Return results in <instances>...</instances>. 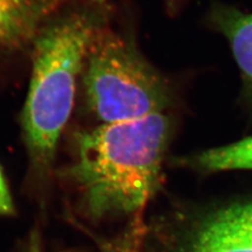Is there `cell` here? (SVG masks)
<instances>
[{
  "label": "cell",
  "mask_w": 252,
  "mask_h": 252,
  "mask_svg": "<svg viewBox=\"0 0 252 252\" xmlns=\"http://www.w3.org/2000/svg\"><path fill=\"white\" fill-rule=\"evenodd\" d=\"M172 133L166 113L78 132L66 176L86 212L94 219L139 214L160 186Z\"/></svg>",
  "instance_id": "6da1fadb"
},
{
  "label": "cell",
  "mask_w": 252,
  "mask_h": 252,
  "mask_svg": "<svg viewBox=\"0 0 252 252\" xmlns=\"http://www.w3.org/2000/svg\"><path fill=\"white\" fill-rule=\"evenodd\" d=\"M99 11L67 13L47 21L32 45V73L22 128L32 165L45 175L72 114L77 80L94 34L104 25Z\"/></svg>",
  "instance_id": "7a4b0ae2"
},
{
  "label": "cell",
  "mask_w": 252,
  "mask_h": 252,
  "mask_svg": "<svg viewBox=\"0 0 252 252\" xmlns=\"http://www.w3.org/2000/svg\"><path fill=\"white\" fill-rule=\"evenodd\" d=\"M81 76L86 105L103 123L165 113L176 100L168 79L133 39L104 25L93 38Z\"/></svg>",
  "instance_id": "3957f363"
},
{
  "label": "cell",
  "mask_w": 252,
  "mask_h": 252,
  "mask_svg": "<svg viewBox=\"0 0 252 252\" xmlns=\"http://www.w3.org/2000/svg\"><path fill=\"white\" fill-rule=\"evenodd\" d=\"M175 252H252V200L210 212Z\"/></svg>",
  "instance_id": "277c9868"
},
{
  "label": "cell",
  "mask_w": 252,
  "mask_h": 252,
  "mask_svg": "<svg viewBox=\"0 0 252 252\" xmlns=\"http://www.w3.org/2000/svg\"><path fill=\"white\" fill-rule=\"evenodd\" d=\"M57 0H0V59L33 45Z\"/></svg>",
  "instance_id": "5b68a950"
},
{
  "label": "cell",
  "mask_w": 252,
  "mask_h": 252,
  "mask_svg": "<svg viewBox=\"0 0 252 252\" xmlns=\"http://www.w3.org/2000/svg\"><path fill=\"white\" fill-rule=\"evenodd\" d=\"M207 19L209 26L229 43L241 73L242 100L252 108V14L229 4L215 3Z\"/></svg>",
  "instance_id": "8992f818"
},
{
  "label": "cell",
  "mask_w": 252,
  "mask_h": 252,
  "mask_svg": "<svg viewBox=\"0 0 252 252\" xmlns=\"http://www.w3.org/2000/svg\"><path fill=\"white\" fill-rule=\"evenodd\" d=\"M193 166L205 171L252 170V137L208 149L191 160Z\"/></svg>",
  "instance_id": "52a82bcc"
},
{
  "label": "cell",
  "mask_w": 252,
  "mask_h": 252,
  "mask_svg": "<svg viewBox=\"0 0 252 252\" xmlns=\"http://www.w3.org/2000/svg\"><path fill=\"white\" fill-rule=\"evenodd\" d=\"M143 238L140 231L128 229L114 242L108 243L102 252H142Z\"/></svg>",
  "instance_id": "ba28073f"
},
{
  "label": "cell",
  "mask_w": 252,
  "mask_h": 252,
  "mask_svg": "<svg viewBox=\"0 0 252 252\" xmlns=\"http://www.w3.org/2000/svg\"><path fill=\"white\" fill-rule=\"evenodd\" d=\"M14 212L13 200L7 188L5 179L0 169V215H11Z\"/></svg>",
  "instance_id": "9c48e42d"
},
{
  "label": "cell",
  "mask_w": 252,
  "mask_h": 252,
  "mask_svg": "<svg viewBox=\"0 0 252 252\" xmlns=\"http://www.w3.org/2000/svg\"><path fill=\"white\" fill-rule=\"evenodd\" d=\"M66 1H69V0H57V9L59 7V5L65 3ZM85 1H90L92 3H102L106 1V0H85ZM170 1H176V0H170Z\"/></svg>",
  "instance_id": "30bf717a"
}]
</instances>
